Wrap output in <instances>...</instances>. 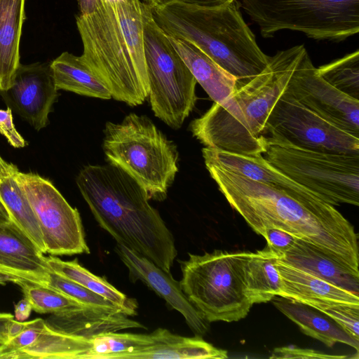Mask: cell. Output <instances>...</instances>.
<instances>
[{"label":"cell","mask_w":359,"mask_h":359,"mask_svg":"<svg viewBox=\"0 0 359 359\" xmlns=\"http://www.w3.org/2000/svg\"><path fill=\"white\" fill-rule=\"evenodd\" d=\"M203 157L219 190L255 232L283 229L359 275L358 234L334 205L313 194L252 180Z\"/></svg>","instance_id":"1"},{"label":"cell","mask_w":359,"mask_h":359,"mask_svg":"<svg viewBox=\"0 0 359 359\" xmlns=\"http://www.w3.org/2000/svg\"><path fill=\"white\" fill-rule=\"evenodd\" d=\"M151 11L142 0H99L93 13L76 17L81 58L112 98L132 107L149 95L144 27Z\"/></svg>","instance_id":"2"},{"label":"cell","mask_w":359,"mask_h":359,"mask_svg":"<svg viewBox=\"0 0 359 359\" xmlns=\"http://www.w3.org/2000/svg\"><path fill=\"white\" fill-rule=\"evenodd\" d=\"M76 182L98 224L117 243L170 273L177 255L174 237L134 178L111 163L89 165Z\"/></svg>","instance_id":"3"},{"label":"cell","mask_w":359,"mask_h":359,"mask_svg":"<svg viewBox=\"0 0 359 359\" xmlns=\"http://www.w3.org/2000/svg\"><path fill=\"white\" fill-rule=\"evenodd\" d=\"M297 45L269 56L266 67L235 89L222 104L215 103L190 123L193 135L205 147L243 155L263 154L266 121L283 94L306 50Z\"/></svg>","instance_id":"4"},{"label":"cell","mask_w":359,"mask_h":359,"mask_svg":"<svg viewBox=\"0 0 359 359\" xmlns=\"http://www.w3.org/2000/svg\"><path fill=\"white\" fill-rule=\"evenodd\" d=\"M151 11L166 34L194 44L237 82L253 78L268 65L269 56L259 47L237 1L205 8L172 0Z\"/></svg>","instance_id":"5"},{"label":"cell","mask_w":359,"mask_h":359,"mask_svg":"<svg viewBox=\"0 0 359 359\" xmlns=\"http://www.w3.org/2000/svg\"><path fill=\"white\" fill-rule=\"evenodd\" d=\"M103 150L109 163L134 178L149 199L165 198L178 172V152L150 118L130 113L121 123L107 122Z\"/></svg>","instance_id":"6"},{"label":"cell","mask_w":359,"mask_h":359,"mask_svg":"<svg viewBox=\"0 0 359 359\" xmlns=\"http://www.w3.org/2000/svg\"><path fill=\"white\" fill-rule=\"evenodd\" d=\"M250 255L215 250L189 254L181 262V288L209 323L238 321L248 314L253 304L245 292L243 267Z\"/></svg>","instance_id":"7"},{"label":"cell","mask_w":359,"mask_h":359,"mask_svg":"<svg viewBox=\"0 0 359 359\" xmlns=\"http://www.w3.org/2000/svg\"><path fill=\"white\" fill-rule=\"evenodd\" d=\"M241 6L264 38L292 30L338 41L359 32V0H241Z\"/></svg>","instance_id":"8"},{"label":"cell","mask_w":359,"mask_h":359,"mask_svg":"<svg viewBox=\"0 0 359 359\" xmlns=\"http://www.w3.org/2000/svg\"><path fill=\"white\" fill-rule=\"evenodd\" d=\"M263 154L324 201L334 206L359 205V154L318 151L270 138Z\"/></svg>","instance_id":"9"},{"label":"cell","mask_w":359,"mask_h":359,"mask_svg":"<svg viewBox=\"0 0 359 359\" xmlns=\"http://www.w3.org/2000/svg\"><path fill=\"white\" fill-rule=\"evenodd\" d=\"M144 44L151 109L169 127L178 129L195 107L197 81L152 11L145 20Z\"/></svg>","instance_id":"10"},{"label":"cell","mask_w":359,"mask_h":359,"mask_svg":"<svg viewBox=\"0 0 359 359\" xmlns=\"http://www.w3.org/2000/svg\"><path fill=\"white\" fill-rule=\"evenodd\" d=\"M266 138L323 152L359 154V135L283 93L266 121Z\"/></svg>","instance_id":"11"},{"label":"cell","mask_w":359,"mask_h":359,"mask_svg":"<svg viewBox=\"0 0 359 359\" xmlns=\"http://www.w3.org/2000/svg\"><path fill=\"white\" fill-rule=\"evenodd\" d=\"M14 177L36 215L46 253L53 256L88 254L79 211L53 183L37 174L19 170Z\"/></svg>","instance_id":"12"},{"label":"cell","mask_w":359,"mask_h":359,"mask_svg":"<svg viewBox=\"0 0 359 359\" xmlns=\"http://www.w3.org/2000/svg\"><path fill=\"white\" fill-rule=\"evenodd\" d=\"M284 93L325 118L359 135V100L338 90L323 79L306 50Z\"/></svg>","instance_id":"13"},{"label":"cell","mask_w":359,"mask_h":359,"mask_svg":"<svg viewBox=\"0 0 359 359\" xmlns=\"http://www.w3.org/2000/svg\"><path fill=\"white\" fill-rule=\"evenodd\" d=\"M0 95L7 107L35 130L46 127L57 97L50 62L20 64L12 86Z\"/></svg>","instance_id":"14"},{"label":"cell","mask_w":359,"mask_h":359,"mask_svg":"<svg viewBox=\"0 0 359 359\" xmlns=\"http://www.w3.org/2000/svg\"><path fill=\"white\" fill-rule=\"evenodd\" d=\"M115 251L128 268L132 282L141 280L154 290L173 309L180 312L197 336L204 335L209 329L206 321L183 292L180 281L147 258L117 243Z\"/></svg>","instance_id":"15"},{"label":"cell","mask_w":359,"mask_h":359,"mask_svg":"<svg viewBox=\"0 0 359 359\" xmlns=\"http://www.w3.org/2000/svg\"><path fill=\"white\" fill-rule=\"evenodd\" d=\"M276 266L281 278L278 296L319 311L337 305L359 306V295L285 262L278 257Z\"/></svg>","instance_id":"16"},{"label":"cell","mask_w":359,"mask_h":359,"mask_svg":"<svg viewBox=\"0 0 359 359\" xmlns=\"http://www.w3.org/2000/svg\"><path fill=\"white\" fill-rule=\"evenodd\" d=\"M0 271L45 285L50 271L43 253L11 220L0 224Z\"/></svg>","instance_id":"17"},{"label":"cell","mask_w":359,"mask_h":359,"mask_svg":"<svg viewBox=\"0 0 359 359\" xmlns=\"http://www.w3.org/2000/svg\"><path fill=\"white\" fill-rule=\"evenodd\" d=\"M128 316L120 311L83 306L52 314L46 323L55 331L90 340L105 333L144 328L143 325Z\"/></svg>","instance_id":"18"},{"label":"cell","mask_w":359,"mask_h":359,"mask_svg":"<svg viewBox=\"0 0 359 359\" xmlns=\"http://www.w3.org/2000/svg\"><path fill=\"white\" fill-rule=\"evenodd\" d=\"M165 35L196 81L214 102L222 104L225 102L234 90L236 79L194 44L166 34Z\"/></svg>","instance_id":"19"},{"label":"cell","mask_w":359,"mask_h":359,"mask_svg":"<svg viewBox=\"0 0 359 359\" xmlns=\"http://www.w3.org/2000/svg\"><path fill=\"white\" fill-rule=\"evenodd\" d=\"M156 343L139 351L123 355L121 359H206L228 358L227 351L215 347L200 336L186 337L169 330H154Z\"/></svg>","instance_id":"20"},{"label":"cell","mask_w":359,"mask_h":359,"mask_svg":"<svg viewBox=\"0 0 359 359\" xmlns=\"http://www.w3.org/2000/svg\"><path fill=\"white\" fill-rule=\"evenodd\" d=\"M274 306L293 321L305 334L319 340L328 347L337 343L348 345L359 351V341L348 334L337 323L318 310L302 303L276 296Z\"/></svg>","instance_id":"21"},{"label":"cell","mask_w":359,"mask_h":359,"mask_svg":"<svg viewBox=\"0 0 359 359\" xmlns=\"http://www.w3.org/2000/svg\"><path fill=\"white\" fill-rule=\"evenodd\" d=\"M25 0H0V91L13 84L20 62Z\"/></svg>","instance_id":"22"},{"label":"cell","mask_w":359,"mask_h":359,"mask_svg":"<svg viewBox=\"0 0 359 359\" xmlns=\"http://www.w3.org/2000/svg\"><path fill=\"white\" fill-rule=\"evenodd\" d=\"M278 257L285 262L359 295L358 274L299 238H297L294 245Z\"/></svg>","instance_id":"23"},{"label":"cell","mask_w":359,"mask_h":359,"mask_svg":"<svg viewBox=\"0 0 359 359\" xmlns=\"http://www.w3.org/2000/svg\"><path fill=\"white\" fill-rule=\"evenodd\" d=\"M56 88L90 97L109 100L111 94L80 56L63 52L50 62Z\"/></svg>","instance_id":"24"},{"label":"cell","mask_w":359,"mask_h":359,"mask_svg":"<svg viewBox=\"0 0 359 359\" xmlns=\"http://www.w3.org/2000/svg\"><path fill=\"white\" fill-rule=\"evenodd\" d=\"M278 253L266 245L264 249L250 252L243 267L244 287L252 304L266 303L278 296L281 278L276 266Z\"/></svg>","instance_id":"25"},{"label":"cell","mask_w":359,"mask_h":359,"mask_svg":"<svg viewBox=\"0 0 359 359\" xmlns=\"http://www.w3.org/2000/svg\"><path fill=\"white\" fill-rule=\"evenodd\" d=\"M91 340L45 327L29 346L13 353L10 359H88Z\"/></svg>","instance_id":"26"},{"label":"cell","mask_w":359,"mask_h":359,"mask_svg":"<svg viewBox=\"0 0 359 359\" xmlns=\"http://www.w3.org/2000/svg\"><path fill=\"white\" fill-rule=\"evenodd\" d=\"M51 271L104 297L120 307L128 316L136 315L137 302L128 298L102 277L81 266L77 259L63 261L53 255L46 257Z\"/></svg>","instance_id":"27"},{"label":"cell","mask_w":359,"mask_h":359,"mask_svg":"<svg viewBox=\"0 0 359 359\" xmlns=\"http://www.w3.org/2000/svg\"><path fill=\"white\" fill-rule=\"evenodd\" d=\"M0 201L10 219L34 242L41 252L46 253L37 218L14 174L0 180Z\"/></svg>","instance_id":"28"},{"label":"cell","mask_w":359,"mask_h":359,"mask_svg":"<svg viewBox=\"0 0 359 359\" xmlns=\"http://www.w3.org/2000/svg\"><path fill=\"white\" fill-rule=\"evenodd\" d=\"M92 348L88 359H121L126 353L139 351L156 343L150 334L109 332L90 339Z\"/></svg>","instance_id":"29"},{"label":"cell","mask_w":359,"mask_h":359,"mask_svg":"<svg viewBox=\"0 0 359 359\" xmlns=\"http://www.w3.org/2000/svg\"><path fill=\"white\" fill-rule=\"evenodd\" d=\"M317 74L344 94L359 100V50L316 68Z\"/></svg>","instance_id":"30"},{"label":"cell","mask_w":359,"mask_h":359,"mask_svg":"<svg viewBox=\"0 0 359 359\" xmlns=\"http://www.w3.org/2000/svg\"><path fill=\"white\" fill-rule=\"evenodd\" d=\"M32 310L39 313H60L84 305L45 285L22 280L17 283Z\"/></svg>","instance_id":"31"},{"label":"cell","mask_w":359,"mask_h":359,"mask_svg":"<svg viewBox=\"0 0 359 359\" xmlns=\"http://www.w3.org/2000/svg\"><path fill=\"white\" fill-rule=\"evenodd\" d=\"M46 285L60 292L84 306L102 308L125 313L120 307L111 301L51 270L48 273Z\"/></svg>","instance_id":"32"},{"label":"cell","mask_w":359,"mask_h":359,"mask_svg":"<svg viewBox=\"0 0 359 359\" xmlns=\"http://www.w3.org/2000/svg\"><path fill=\"white\" fill-rule=\"evenodd\" d=\"M46 325V320L39 318L27 321L20 332L0 344V359H10L13 353L31 345Z\"/></svg>","instance_id":"33"},{"label":"cell","mask_w":359,"mask_h":359,"mask_svg":"<svg viewBox=\"0 0 359 359\" xmlns=\"http://www.w3.org/2000/svg\"><path fill=\"white\" fill-rule=\"evenodd\" d=\"M320 312L330 317L348 334L359 341V306L337 305Z\"/></svg>","instance_id":"34"},{"label":"cell","mask_w":359,"mask_h":359,"mask_svg":"<svg viewBox=\"0 0 359 359\" xmlns=\"http://www.w3.org/2000/svg\"><path fill=\"white\" fill-rule=\"evenodd\" d=\"M348 358L344 355H330L314 349L287 346L276 348L270 358H302V359H344Z\"/></svg>","instance_id":"35"},{"label":"cell","mask_w":359,"mask_h":359,"mask_svg":"<svg viewBox=\"0 0 359 359\" xmlns=\"http://www.w3.org/2000/svg\"><path fill=\"white\" fill-rule=\"evenodd\" d=\"M261 236L266 239L267 245L278 255L288 250L298 238L291 233L276 227L264 229Z\"/></svg>","instance_id":"36"},{"label":"cell","mask_w":359,"mask_h":359,"mask_svg":"<svg viewBox=\"0 0 359 359\" xmlns=\"http://www.w3.org/2000/svg\"><path fill=\"white\" fill-rule=\"evenodd\" d=\"M12 111L8 107L6 109H0V133L13 148H22L27 142L15 127Z\"/></svg>","instance_id":"37"},{"label":"cell","mask_w":359,"mask_h":359,"mask_svg":"<svg viewBox=\"0 0 359 359\" xmlns=\"http://www.w3.org/2000/svg\"><path fill=\"white\" fill-rule=\"evenodd\" d=\"M32 311V307L29 300L24 297L15 304L14 318L18 321L22 322L27 320Z\"/></svg>","instance_id":"38"},{"label":"cell","mask_w":359,"mask_h":359,"mask_svg":"<svg viewBox=\"0 0 359 359\" xmlns=\"http://www.w3.org/2000/svg\"><path fill=\"white\" fill-rule=\"evenodd\" d=\"M14 316L9 313H0V344L9 339V325Z\"/></svg>","instance_id":"39"},{"label":"cell","mask_w":359,"mask_h":359,"mask_svg":"<svg viewBox=\"0 0 359 359\" xmlns=\"http://www.w3.org/2000/svg\"><path fill=\"white\" fill-rule=\"evenodd\" d=\"M184 4L205 8H217L228 5L237 0H177Z\"/></svg>","instance_id":"40"},{"label":"cell","mask_w":359,"mask_h":359,"mask_svg":"<svg viewBox=\"0 0 359 359\" xmlns=\"http://www.w3.org/2000/svg\"><path fill=\"white\" fill-rule=\"evenodd\" d=\"M99 0H77L80 14L93 13L97 8Z\"/></svg>","instance_id":"41"},{"label":"cell","mask_w":359,"mask_h":359,"mask_svg":"<svg viewBox=\"0 0 359 359\" xmlns=\"http://www.w3.org/2000/svg\"><path fill=\"white\" fill-rule=\"evenodd\" d=\"M18 170L16 165L6 161L0 155V180Z\"/></svg>","instance_id":"42"},{"label":"cell","mask_w":359,"mask_h":359,"mask_svg":"<svg viewBox=\"0 0 359 359\" xmlns=\"http://www.w3.org/2000/svg\"><path fill=\"white\" fill-rule=\"evenodd\" d=\"M22 280H23V279H22L18 276H13V275H11V274H9V273H7L0 271V285H4L7 284L8 283H13L17 284L19 281H20Z\"/></svg>","instance_id":"43"},{"label":"cell","mask_w":359,"mask_h":359,"mask_svg":"<svg viewBox=\"0 0 359 359\" xmlns=\"http://www.w3.org/2000/svg\"><path fill=\"white\" fill-rule=\"evenodd\" d=\"M10 220L11 219L9 218V216L6 208L0 201V224L7 222Z\"/></svg>","instance_id":"44"},{"label":"cell","mask_w":359,"mask_h":359,"mask_svg":"<svg viewBox=\"0 0 359 359\" xmlns=\"http://www.w3.org/2000/svg\"><path fill=\"white\" fill-rule=\"evenodd\" d=\"M170 1L172 0H143V1L148 4L151 8L163 4Z\"/></svg>","instance_id":"45"}]
</instances>
